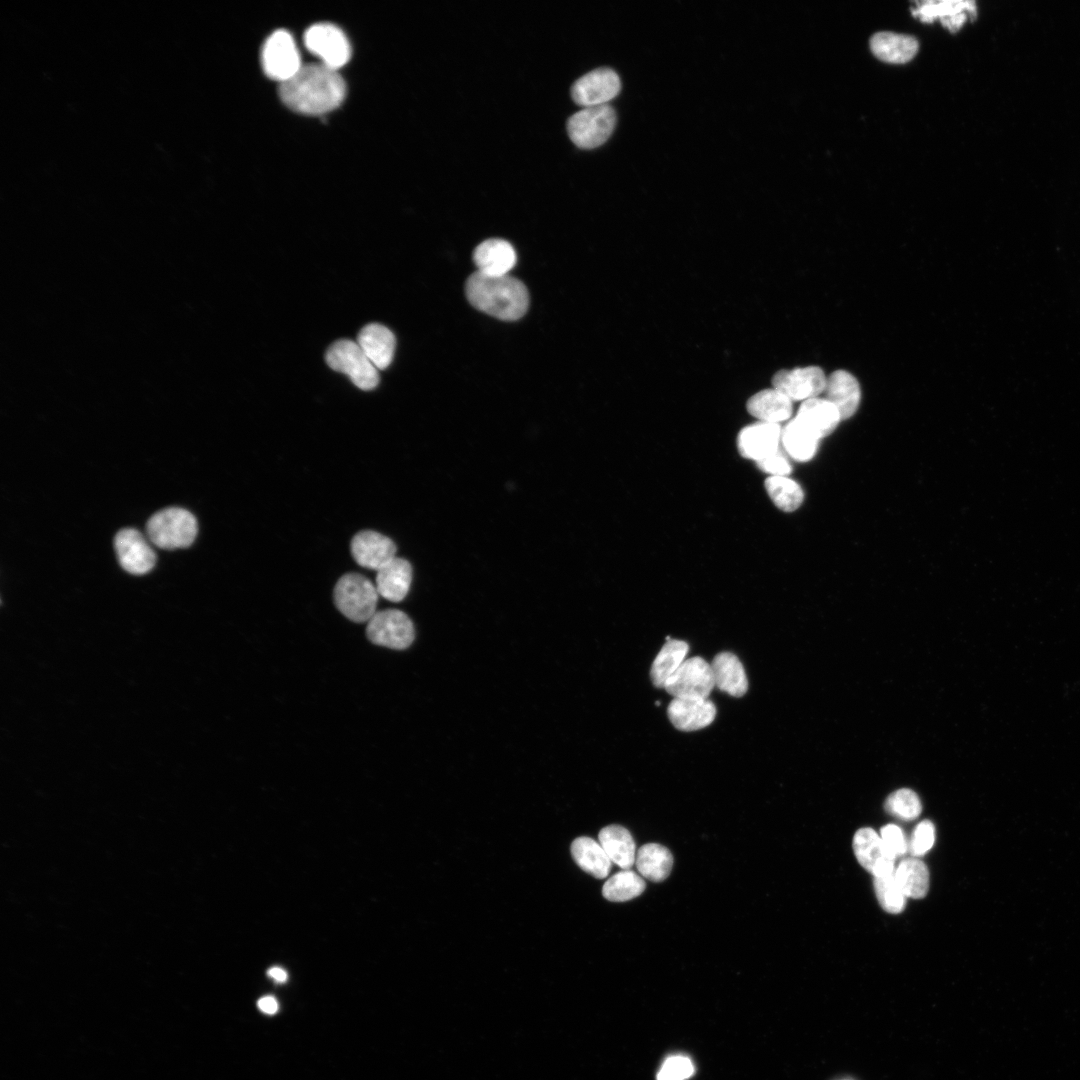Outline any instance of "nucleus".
<instances>
[{
  "label": "nucleus",
  "mask_w": 1080,
  "mask_h": 1080,
  "mask_svg": "<svg viewBox=\"0 0 1080 1080\" xmlns=\"http://www.w3.org/2000/svg\"><path fill=\"white\" fill-rule=\"evenodd\" d=\"M325 359L330 368L346 374L362 390H372L379 383L378 369L357 342L336 341L328 348Z\"/></svg>",
  "instance_id": "nucleus-6"
},
{
  "label": "nucleus",
  "mask_w": 1080,
  "mask_h": 1080,
  "mask_svg": "<svg viewBox=\"0 0 1080 1080\" xmlns=\"http://www.w3.org/2000/svg\"><path fill=\"white\" fill-rule=\"evenodd\" d=\"M149 540L162 549L190 546L196 538L198 525L195 516L179 507H169L153 514L147 524Z\"/></svg>",
  "instance_id": "nucleus-3"
},
{
  "label": "nucleus",
  "mask_w": 1080,
  "mask_h": 1080,
  "mask_svg": "<svg viewBox=\"0 0 1080 1080\" xmlns=\"http://www.w3.org/2000/svg\"><path fill=\"white\" fill-rule=\"evenodd\" d=\"M884 807L888 814L903 821L916 819L922 811V805L918 795L913 790L907 788H902L891 793L887 797Z\"/></svg>",
  "instance_id": "nucleus-35"
},
{
  "label": "nucleus",
  "mask_w": 1080,
  "mask_h": 1080,
  "mask_svg": "<svg viewBox=\"0 0 1080 1080\" xmlns=\"http://www.w3.org/2000/svg\"><path fill=\"white\" fill-rule=\"evenodd\" d=\"M827 378L820 367L808 366L792 370H780L772 379L773 388L785 394L790 400H808L816 398L825 391Z\"/></svg>",
  "instance_id": "nucleus-14"
},
{
  "label": "nucleus",
  "mask_w": 1080,
  "mask_h": 1080,
  "mask_svg": "<svg viewBox=\"0 0 1080 1080\" xmlns=\"http://www.w3.org/2000/svg\"><path fill=\"white\" fill-rule=\"evenodd\" d=\"M758 467L770 476H787L791 466L779 451L757 462Z\"/></svg>",
  "instance_id": "nucleus-40"
},
{
  "label": "nucleus",
  "mask_w": 1080,
  "mask_h": 1080,
  "mask_svg": "<svg viewBox=\"0 0 1080 1080\" xmlns=\"http://www.w3.org/2000/svg\"><path fill=\"white\" fill-rule=\"evenodd\" d=\"M667 715L676 729L691 732L710 725L715 719L716 707L708 698H673Z\"/></svg>",
  "instance_id": "nucleus-18"
},
{
  "label": "nucleus",
  "mask_w": 1080,
  "mask_h": 1080,
  "mask_svg": "<svg viewBox=\"0 0 1080 1080\" xmlns=\"http://www.w3.org/2000/svg\"><path fill=\"white\" fill-rule=\"evenodd\" d=\"M935 842V827L930 820H923L914 829L910 851L913 856H922L928 852Z\"/></svg>",
  "instance_id": "nucleus-38"
},
{
  "label": "nucleus",
  "mask_w": 1080,
  "mask_h": 1080,
  "mask_svg": "<svg viewBox=\"0 0 1080 1080\" xmlns=\"http://www.w3.org/2000/svg\"><path fill=\"white\" fill-rule=\"evenodd\" d=\"M598 842L603 847L612 863L622 870H629L636 859V846L630 832L620 825H609L602 828L598 835Z\"/></svg>",
  "instance_id": "nucleus-25"
},
{
  "label": "nucleus",
  "mask_w": 1080,
  "mask_h": 1080,
  "mask_svg": "<svg viewBox=\"0 0 1080 1080\" xmlns=\"http://www.w3.org/2000/svg\"><path fill=\"white\" fill-rule=\"evenodd\" d=\"M746 407L751 415L763 422L779 424L792 414V400L775 388L757 392L749 398Z\"/></svg>",
  "instance_id": "nucleus-27"
},
{
  "label": "nucleus",
  "mask_w": 1080,
  "mask_h": 1080,
  "mask_svg": "<svg viewBox=\"0 0 1080 1080\" xmlns=\"http://www.w3.org/2000/svg\"><path fill=\"white\" fill-rule=\"evenodd\" d=\"M714 687L711 665L699 656L686 659L664 685L674 698L706 699Z\"/></svg>",
  "instance_id": "nucleus-10"
},
{
  "label": "nucleus",
  "mask_w": 1080,
  "mask_h": 1080,
  "mask_svg": "<svg viewBox=\"0 0 1080 1080\" xmlns=\"http://www.w3.org/2000/svg\"><path fill=\"white\" fill-rule=\"evenodd\" d=\"M268 975L278 983H284L287 981V973L280 967H272L268 970Z\"/></svg>",
  "instance_id": "nucleus-42"
},
{
  "label": "nucleus",
  "mask_w": 1080,
  "mask_h": 1080,
  "mask_svg": "<svg viewBox=\"0 0 1080 1080\" xmlns=\"http://www.w3.org/2000/svg\"><path fill=\"white\" fill-rule=\"evenodd\" d=\"M465 292L472 306L501 320L520 319L529 306L526 286L509 274L488 276L476 271L468 277Z\"/></svg>",
  "instance_id": "nucleus-2"
},
{
  "label": "nucleus",
  "mask_w": 1080,
  "mask_h": 1080,
  "mask_svg": "<svg viewBox=\"0 0 1080 1080\" xmlns=\"http://www.w3.org/2000/svg\"><path fill=\"white\" fill-rule=\"evenodd\" d=\"M894 877L906 897L920 899L928 892V868L918 858L911 857L901 861L894 871Z\"/></svg>",
  "instance_id": "nucleus-32"
},
{
  "label": "nucleus",
  "mask_w": 1080,
  "mask_h": 1080,
  "mask_svg": "<svg viewBox=\"0 0 1080 1080\" xmlns=\"http://www.w3.org/2000/svg\"><path fill=\"white\" fill-rule=\"evenodd\" d=\"M881 839L886 848L897 858L907 852L905 836L898 826L888 824L881 828Z\"/></svg>",
  "instance_id": "nucleus-39"
},
{
  "label": "nucleus",
  "mask_w": 1080,
  "mask_h": 1080,
  "mask_svg": "<svg viewBox=\"0 0 1080 1080\" xmlns=\"http://www.w3.org/2000/svg\"><path fill=\"white\" fill-rule=\"evenodd\" d=\"M261 64L264 73L280 84L299 71L302 67L300 54L288 31L279 29L266 39L261 50Z\"/></svg>",
  "instance_id": "nucleus-7"
},
{
  "label": "nucleus",
  "mask_w": 1080,
  "mask_h": 1080,
  "mask_svg": "<svg viewBox=\"0 0 1080 1080\" xmlns=\"http://www.w3.org/2000/svg\"><path fill=\"white\" fill-rule=\"evenodd\" d=\"M351 554L362 567L379 570L396 557V545L387 536L372 530L358 532L351 541Z\"/></svg>",
  "instance_id": "nucleus-17"
},
{
  "label": "nucleus",
  "mask_w": 1080,
  "mask_h": 1080,
  "mask_svg": "<svg viewBox=\"0 0 1080 1080\" xmlns=\"http://www.w3.org/2000/svg\"><path fill=\"white\" fill-rule=\"evenodd\" d=\"M874 55L888 63H906L918 51L919 43L911 35L882 31L875 33L870 40Z\"/></svg>",
  "instance_id": "nucleus-24"
},
{
  "label": "nucleus",
  "mask_w": 1080,
  "mask_h": 1080,
  "mask_svg": "<svg viewBox=\"0 0 1080 1080\" xmlns=\"http://www.w3.org/2000/svg\"><path fill=\"white\" fill-rule=\"evenodd\" d=\"M781 433L777 423L759 421L746 426L738 435V450L743 457L759 462L778 452Z\"/></svg>",
  "instance_id": "nucleus-16"
},
{
  "label": "nucleus",
  "mask_w": 1080,
  "mask_h": 1080,
  "mask_svg": "<svg viewBox=\"0 0 1080 1080\" xmlns=\"http://www.w3.org/2000/svg\"><path fill=\"white\" fill-rule=\"evenodd\" d=\"M853 850L859 864L874 877L890 876L894 873L896 857L886 848L881 837L869 827L856 831L853 837Z\"/></svg>",
  "instance_id": "nucleus-13"
},
{
  "label": "nucleus",
  "mask_w": 1080,
  "mask_h": 1080,
  "mask_svg": "<svg viewBox=\"0 0 1080 1080\" xmlns=\"http://www.w3.org/2000/svg\"><path fill=\"white\" fill-rule=\"evenodd\" d=\"M259 1009L268 1014L273 1015L278 1011V1002L273 996H264L257 1002Z\"/></svg>",
  "instance_id": "nucleus-41"
},
{
  "label": "nucleus",
  "mask_w": 1080,
  "mask_h": 1080,
  "mask_svg": "<svg viewBox=\"0 0 1080 1080\" xmlns=\"http://www.w3.org/2000/svg\"><path fill=\"white\" fill-rule=\"evenodd\" d=\"M357 344L378 370L387 368L392 362L396 339L387 327L378 323L364 326L358 334Z\"/></svg>",
  "instance_id": "nucleus-20"
},
{
  "label": "nucleus",
  "mask_w": 1080,
  "mask_h": 1080,
  "mask_svg": "<svg viewBox=\"0 0 1080 1080\" xmlns=\"http://www.w3.org/2000/svg\"><path fill=\"white\" fill-rule=\"evenodd\" d=\"M620 88L618 74L609 67H600L578 78L571 87V96L584 107L597 106L607 104Z\"/></svg>",
  "instance_id": "nucleus-11"
},
{
  "label": "nucleus",
  "mask_w": 1080,
  "mask_h": 1080,
  "mask_svg": "<svg viewBox=\"0 0 1080 1080\" xmlns=\"http://www.w3.org/2000/svg\"><path fill=\"white\" fill-rule=\"evenodd\" d=\"M635 865L643 878L661 882L671 872L673 857L668 848L657 843H648L637 850Z\"/></svg>",
  "instance_id": "nucleus-29"
},
{
  "label": "nucleus",
  "mask_w": 1080,
  "mask_h": 1080,
  "mask_svg": "<svg viewBox=\"0 0 1080 1080\" xmlns=\"http://www.w3.org/2000/svg\"><path fill=\"white\" fill-rule=\"evenodd\" d=\"M345 96L342 76L322 63L302 65L292 78L279 86L281 101L292 111L309 116L336 109Z\"/></svg>",
  "instance_id": "nucleus-1"
},
{
  "label": "nucleus",
  "mask_w": 1080,
  "mask_h": 1080,
  "mask_svg": "<svg viewBox=\"0 0 1080 1080\" xmlns=\"http://www.w3.org/2000/svg\"><path fill=\"white\" fill-rule=\"evenodd\" d=\"M689 645L678 639H669L656 655L650 669V678L657 688H664L666 681L686 660Z\"/></svg>",
  "instance_id": "nucleus-30"
},
{
  "label": "nucleus",
  "mask_w": 1080,
  "mask_h": 1080,
  "mask_svg": "<svg viewBox=\"0 0 1080 1080\" xmlns=\"http://www.w3.org/2000/svg\"><path fill=\"white\" fill-rule=\"evenodd\" d=\"M874 890L881 907L889 913H900L905 908L906 896L899 887L894 873L885 877H874Z\"/></svg>",
  "instance_id": "nucleus-36"
},
{
  "label": "nucleus",
  "mask_w": 1080,
  "mask_h": 1080,
  "mask_svg": "<svg viewBox=\"0 0 1080 1080\" xmlns=\"http://www.w3.org/2000/svg\"><path fill=\"white\" fill-rule=\"evenodd\" d=\"M843 1080H851V1079H843Z\"/></svg>",
  "instance_id": "nucleus-43"
},
{
  "label": "nucleus",
  "mask_w": 1080,
  "mask_h": 1080,
  "mask_svg": "<svg viewBox=\"0 0 1080 1080\" xmlns=\"http://www.w3.org/2000/svg\"><path fill=\"white\" fill-rule=\"evenodd\" d=\"M477 272L488 276H504L514 268L517 255L506 240L492 238L481 242L473 252Z\"/></svg>",
  "instance_id": "nucleus-19"
},
{
  "label": "nucleus",
  "mask_w": 1080,
  "mask_h": 1080,
  "mask_svg": "<svg viewBox=\"0 0 1080 1080\" xmlns=\"http://www.w3.org/2000/svg\"><path fill=\"white\" fill-rule=\"evenodd\" d=\"M571 854L577 865L597 879L606 878L611 860L600 843L589 837L576 838L571 844Z\"/></svg>",
  "instance_id": "nucleus-28"
},
{
  "label": "nucleus",
  "mask_w": 1080,
  "mask_h": 1080,
  "mask_svg": "<svg viewBox=\"0 0 1080 1080\" xmlns=\"http://www.w3.org/2000/svg\"><path fill=\"white\" fill-rule=\"evenodd\" d=\"M715 686L733 697H741L748 690V679L739 658L731 652L718 653L710 664Z\"/></svg>",
  "instance_id": "nucleus-23"
},
{
  "label": "nucleus",
  "mask_w": 1080,
  "mask_h": 1080,
  "mask_svg": "<svg viewBox=\"0 0 1080 1080\" xmlns=\"http://www.w3.org/2000/svg\"><path fill=\"white\" fill-rule=\"evenodd\" d=\"M645 887L646 884L642 876L630 869L622 870L604 883L602 895L612 902H624L642 894Z\"/></svg>",
  "instance_id": "nucleus-33"
},
{
  "label": "nucleus",
  "mask_w": 1080,
  "mask_h": 1080,
  "mask_svg": "<svg viewBox=\"0 0 1080 1080\" xmlns=\"http://www.w3.org/2000/svg\"><path fill=\"white\" fill-rule=\"evenodd\" d=\"M694 1073L691 1060L682 1055L668 1057L662 1064L657 1080H686Z\"/></svg>",
  "instance_id": "nucleus-37"
},
{
  "label": "nucleus",
  "mask_w": 1080,
  "mask_h": 1080,
  "mask_svg": "<svg viewBox=\"0 0 1080 1080\" xmlns=\"http://www.w3.org/2000/svg\"><path fill=\"white\" fill-rule=\"evenodd\" d=\"M411 581V564L404 558L395 557L377 570L375 586L383 598L399 602L406 597Z\"/></svg>",
  "instance_id": "nucleus-22"
},
{
  "label": "nucleus",
  "mask_w": 1080,
  "mask_h": 1080,
  "mask_svg": "<svg viewBox=\"0 0 1080 1080\" xmlns=\"http://www.w3.org/2000/svg\"><path fill=\"white\" fill-rule=\"evenodd\" d=\"M826 400L835 406L841 419L850 418L860 403V386L857 379L845 370H837L827 378Z\"/></svg>",
  "instance_id": "nucleus-21"
},
{
  "label": "nucleus",
  "mask_w": 1080,
  "mask_h": 1080,
  "mask_svg": "<svg viewBox=\"0 0 1080 1080\" xmlns=\"http://www.w3.org/2000/svg\"><path fill=\"white\" fill-rule=\"evenodd\" d=\"M366 634L376 645L401 650L411 645L415 630L407 614L397 609H387L372 616L367 622Z\"/></svg>",
  "instance_id": "nucleus-9"
},
{
  "label": "nucleus",
  "mask_w": 1080,
  "mask_h": 1080,
  "mask_svg": "<svg viewBox=\"0 0 1080 1080\" xmlns=\"http://www.w3.org/2000/svg\"><path fill=\"white\" fill-rule=\"evenodd\" d=\"M765 489L773 503L786 512L796 510L803 501L801 487L787 476L768 477L765 481Z\"/></svg>",
  "instance_id": "nucleus-34"
},
{
  "label": "nucleus",
  "mask_w": 1080,
  "mask_h": 1080,
  "mask_svg": "<svg viewBox=\"0 0 1080 1080\" xmlns=\"http://www.w3.org/2000/svg\"><path fill=\"white\" fill-rule=\"evenodd\" d=\"M114 548L121 567L130 574L143 575L155 565L156 555L136 529L124 528L114 538Z\"/></svg>",
  "instance_id": "nucleus-12"
},
{
  "label": "nucleus",
  "mask_w": 1080,
  "mask_h": 1080,
  "mask_svg": "<svg viewBox=\"0 0 1080 1080\" xmlns=\"http://www.w3.org/2000/svg\"><path fill=\"white\" fill-rule=\"evenodd\" d=\"M615 124L613 107L608 104L588 106L569 117L567 132L575 145L590 149L603 144L612 134Z\"/></svg>",
  "instance_id": "nucleus-5"
},
{
  "label": "nucleus",
  "mask_w": 1080,
  "mask_h": 1080,
  "mask_svg": "<svg viewBox=\"0 0 1080 1080\" xmlns=\"http://www.w3.org/2000/svg\"><path fill=\"white\" fill-rule=\"evenodd\" d=\"M911 12L926 23L938 18L951 32H956L965 21L973 20L977 15L976 3L972 0L922 1L915 3Z\"/></svg>",
  "instance_id": "nucleus-15"
},
{
  "label": "nucleus",
  "mask_w": 1080,
  "mask_h": 1080,
  "mask_svg": "<svg viewBox=\"0 0 1080 1080\" xmlns=\"http://www.w3.org/2000/svg\"><path fill=\"white\" fill-rule=\"evenodd\" d=\"M819 439L832 433L841 420L838 410L826 399L811 398L803 401L796 417Z\"/></svg>",
  "instance_id": "nucleus-26"
},
{
  "label": "nucleus",
  "mask_w": 1080,
  "mask_h": 1080,
  "mask_svg": "<svg viewBox=\"0 0 1080 1080\" xmlns=\"http://www.w3.org/2000/svg\"><path fill=\"white\" fill-rule=\"evenodd\" d=\"M376 586L358 573L343 575L334 588V603L338 610L354 622H368L376 613Z\"/></svg>",
  "instance_id": "nucleus-4"
},
{
  "label": "nucleus",
  "mask_w": 1080,
  "mask_h": 1080,
  "mask_svg": "<svg viewBox=\"0 0 1080 1080\" xmlns=\"http://www.w3.org/2000/svg\"><path fill=\"white\" fill-rule=\"evenodd\" d=\"M306 48L320 59V63L338 70L351 57V46L344 32L330 23H317L304 34Z\"/></svg>",
  "instance_id": "nucleus-8"
},
{
  "label": "nucleus",
  "mask_w": 1080,
  "mask_h": 1080,
  "mask_svg": "<svg viewBox=\"0 0 1080 1080\" xmlns=\"http://www.w3.org/2000/svg\"><path fill=\"white\" fill-rule=\"evenodd\" d=\"M819 438L797 418L782 430L781 441L786 452L797 461L810 460L817 449Z\"/></svg>",
  "instance_id": "nucleus-31"
}]
</instances>
